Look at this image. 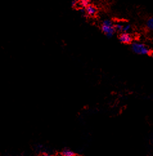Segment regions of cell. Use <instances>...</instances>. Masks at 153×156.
<instances>
[{
    "instance_id": "9",
    "label": "cell",
    "mask_w": 153,
    "mask_h": 156,
    "mask_svg": "<svg viewBox=\"0 0 153 156\" xmlns=\"http://www.w3.org/2000/svg\"><path fill=\"white\" fill-rule=\"evenodd\" d=\"M80 5L83 7H87L89 5V0H80Z\"/></svg>"
},
{
    "instance_id": "2",
    "label": "cell",
    "mask_w": 153,
    "mask_h": 156,
    "mask_svg": "<svg viewBox=\"0 0 153 156\" xmlns=\"http://www.w3.org/2000/svg\"><path fill=\"white\" fill-rule=\"evenodd\" d=\"M131 49L134 52L140 55H147L150 52L149 48L141 43H133L131 45Z\"/></svg>"
},
{
    "instance_id": "7",
    "label": "cell",
    "mask_w": 153,
    "mask_h": 156,
    "mask_svg": "<svg viewBox=\"0 0 153 156\" xmlns=\"http://www.w3.org/2000/svg\"><path fill=\"white\" fill-rule=\"evenodd\" d=\"M131 29V26L128 23H124L123 24V28H122V32H128L129 31V30Z\"/></svg>"
},
{
    "instance_id": "5",
    "label": "cell",
    "mask_w": 153,
    "mask_h": 156,
    "mask_svg": "<svg viewBox=\"0 0 153 156\" xmlns=\"http://www.w3.org/2000/svg\"><path fill=\"white\" fill-rule=\"evenodd\" d=\"M62 156H75V153L70 149H65L61 152Z\"/></svg>"
},
{
    "instance_id": "6",
    "label": "cell",
    "mask_w": 153,
    "mask_h": 156,
    "mask_svg": "<svg viewBox=\"0 0 153 156\" xmlns=\"http://www.w3.org/2000/svg\"><path fill=\"white\" fill-rule=\"evenodd\" d=\"M147 28L153 31V17H151L150 19H149L147 22Z\"/></svg>"
},
{
    "instance_id": "3",
    "label": "cell",
    "mask_w": 153,
    "mask_h": 156,
    "mask_svg": "<svg viewBox=\"0 0 153 156\" xmlns=\"http://www.w3.org/2000/svg\"><path fill=\"white\" fill-rule=\"evenodd\" d=\"M119 39L123 43H129L131 42L132 37L128 32H124L119 37Z\"/></svg>"
},
{
    "instance_id": "10",
    "label": "cell",
    "mask_w": 153,
    "mask_h": 156,
    "mask_svg": "<svg viewBox=\"0 0 153 156\" xmlns=\"http://www.w3.org/2000/svg\"><path fill=\"white\" fill-rule=\"evenodd\" d=\"M41 156H53V155H51L50 154H43Z\"/></svg>"
},
{
    "instance_id": "8",
    "label": "cell",
    "mask_w": 153,
    "mask_h": 156,
    "mask_svg": "<svg viewBox=\"0 0 153 156\" xmlns=\"http://www.w3.org/2000/svg\"><path fill=\"white\" fill-rule=\"evenodd\" d=\"M123 24L124 23H121V22H119V23H117L115 25V27L116 29H117L118 31H122V28H123Z\"/></svg>"
},
{
    "instance_id": "4",
    "label": "cell",
    "mask_w": 153,
    "mask_h": 156,
    "mask_svg": "<svg viewBox=\"0 0 153 156\" xmlns=\"http://www.w3.org/2000/svg\"><path fill=\"white\" fill-rule=\"evenodd\" d=\"M86 12L89 16H93L96 12V9L94 6L88 5L86 9Z\"/></svg>"
},
{
    "instance_id": "1",
    "label": "cell",
    "mask_w": 153,
    "mask_h": 156,
    "mask_svg": "<svg viewBox=\"0 0 153 156\" xmlns=\"http://www.w3.org/2000/svg\"><path fill=\"white\" fill-rule=\"evenodd\" d=\"M102 31L107 37L111 38L115 33V25L112 23V21L109 20H104L102 25Z\"/></svg>"
}]
</instances>
